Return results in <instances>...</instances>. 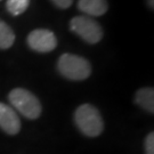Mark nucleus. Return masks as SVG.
<instances>
[{"instance_id":"obj_1","label":"nucleus","mask_w":154,"mask_h":154,"mask_svg":"<svg viewBox=\"0 0 154 154\" xmlns=\"http://www.w3.org/2000/svg\"><path fill=\"white\" fill-rule=\"evenodd\" d=\"M74 123L80 132L90 138L99 136L104 130V120L97 107L91 104H82L73 114Z\"/></svg>"},{"instance_id":"obj_2","label":"nucleus","mask_w":154,"mask_h":154,"mask_svg":"<svg viewBox=\"0 0 154 154\" xmlns=\"http://www.w3.org/2000/svg\"><path fill=\"white\" fill-rule=\"evenodd\" d=\"M57 71L63 78L71 81H82L90 77L91 65L88 60L79 55L65 53L57 61Z\"/></svg>"},{"instance_id":"obj_3","label":"nucleus","mask_w":154,"mask_h":154,"mask_svg":"<svg viewBox=\"0 0 154 154\" xmlns=\"http://www.w3.org/2000/svg\"><path fill=\"white\" fill-rule=\"evenodd\" d=\"M8 100L14 110L18 111L24 118L29 120H35L41 116L42 106L39 98L24 88H15L8 94Z\"/></svg>"},{"instance_id":"obj_4","label":"nucleus","mask_w":154,"mask_h":154,"mask_svg":"<svg viewBox=\"0 0 154 154\" xmlns=\"http://www.w3.org/2000/svg\"><path fill=\"white\" fill-rule=\"evenodd\" d=\"M70 30L83 41L90 45L99 42L104 35V31L100 24L96 20L86 15L73 17L70 21Z\"/></svg>"},{"instance_id":"obj_5","label":"nucleus","mask_w":154,"mask_h":154,"mask_svg":"<svg viewBox=\"0 0 154 154\" xmlns=\"http://www.w3.org/2000/svg\"><path fill=\"white\" fill-rule=\"evenodd\" d=\"M28 45L37 53H49L57 47V38L55 33L47 29H35L29 33Z\"/></svg>"},{"instance_id":"obj_6","label":"nucleus","mask_w":154,"mask_h":154,"mask_svg":"<svg viewBox=\"0 0 154 154\" xmlns=\"http://www.w3.org/2000/svg\"><path fill=\"white\" fill-rule=\"evenodd\" d=\"M0 129L8 135H17L21 130L20 116L11 106L0 102Z\"/></svg>"},{"instance_id":"obj_7","label":"nucleus","mask_w":154,"mask_h":154,"mask_svg":"<svg viewBox=\"0 0 154 154\" xmlns=\"http://www.w3.org/2000/svg\"><path fill=\"white\" fill-rule=\"evenodd\" d=\"M78 9L86 16L98 17L109 11L106 0H78Z\"/></svg>"},{"instance_id":"obj_8","label":"nucleus","mask_w":154,"mask_h":154,"mask_svg":"<svg viewBox=\"0 0 154 154\" xmlns=\"http://www.w3.org/2000/svg\"><path fill=\"white\" fill-rule=\"evenodd\" d=\"M135 103L143 110L151 114L154 113V89L152 87H144L138 89L135 94Z\"/></svg>"},{"instance_id":"obj_9","label":"nucleus","mask_w":154,"mask_h":154,"mask_svg":"<svg viewBox=\"0 0 154 154\" xmlns=\"http://www.w3.org/2000/svg\"><path fill=\"white\" fill-rule=\"evenodd\" d=\"M15 42V33L13 29L0 18V49H8Z\"/></svg>"},{"instance_id":"obj_10","label":"nucleus","mask_w":154,"mask_h":154,"mask_svg":"<svg viewBox=\"0 0 154 154\" xmlns=\"http://www.w3.org/2000/svg\"><path fill=\"white\" fill-rule=\"evenodd\" d=\"M30 6V0H7L6 9L13 16H20Z\"/></svg>"},{"instance_id":"obj_11","label":"nucleus","mask_w":154,"mask_h":154,"mask_svg":"<svg viewBox=\"0 0 154 154\" xmlns=\"http://www.w3.org/2000/svg\"><path fill=\"white\" fill-rule=\"evenodd\" d=\"M144 149L145 154H154V132L151 131L147 134L144 140Z\"/></svg>"},{"instance_id":"obj_12","label":"nucleus","mask_w":154,"mask_h":154,"mask_svg":"<svg viewBox=\"0 0 154 154\" xmlns=\"http://www.w3.org/2000/svg\"><path fill=\"white\" fill-rule=\"evenodd\" d=\"M57 8H61V9H66V8H70L73 4V0H50Z\"/></svg>"},{"instance_id":"obj_13","label":"nucleus","mask_w":154,"mask_h":154,"mask_svg":"<svg viewBox=\"0 0 154 154\" xmlns=\"http://www.w3.org/2000/svg\"><path fill=\"white\" fill-rule=\"evenodd\" d=\"M147 5H149V7L151 8V9H153V7H154V0H147Z\"/></svg>"},{"instance_id":"obj_14","label":"nucleus","mask_w":154,"mask_h":154,"mask_svg":"<svg viewBox=\"0 0 154 154\" xmlns=\"http://www.w3.org/2000/svg\"><path fill=\"white\" fill-rule=\"evenodd\" d=\"M0 1H1V0H0Z\"/></svg>"}]
</instances>
